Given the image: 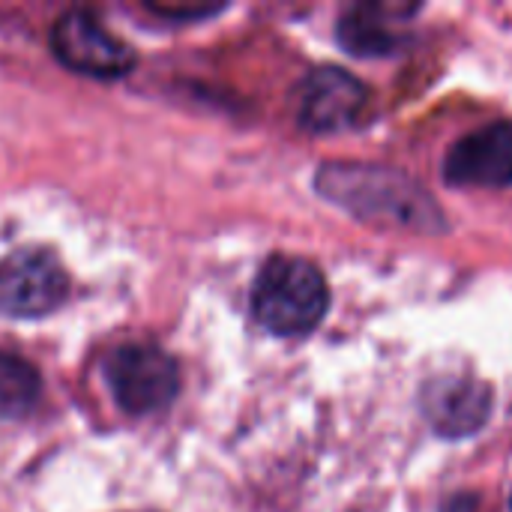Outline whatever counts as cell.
Wrapping results in <instances>:
<instances>
[{
  "mask_svg": "<svg viewBox=\"0 0 512 512\" xmlns=\"http://www.w3.org/2000/svg\"><path fill=\"white\" fill-rule=\"evenodd\" d=\"M108 387L129 414H153L174 402L180 390L177 360L150 342H129L105 363Z\"/></svg>",
  "mask_w": 512,
  "mask_h": 512,
  "instance_id": "cell-2",
  "label": "cell"
},
{
  "mask_svg": "<svg viewBox=\"0 0 512 512\" xmlns=\"http://www.w3.org/2000/svg\"><path fill=\"white\" fill-rule=\"evenodd\" d=\"M444 177L453 186L504 189L512 186V123H489L465 135L444 159Z\"/></svg>",
  "mask_w": 512,
  "mask_h": 512,
  "instance_id": "cell-6",
  "label": "cell"
},
{
  "mask_svg": "<svg viewBox=\"0 0 512 512\" xmlns=\"http://www.w3.org/2000/svg\"><path fill=\"white\" fill-rule=\"evenodd\" d=\"M423 405L432 426L441 435L462 438V435H474L486 423L492 408V393L486 384L471 378H444L429 387Z\"/></svg>",
  "mask_w": 512,
  "mask_h": 512,
  "instance_id": "cell-8",
  "label": "cell"
},
{
  "mask_svg": "<svg viewBox=\"0 0 512 512\" xmlns=\"http://www.w3.org/2000/svg\"><path fill=\"white\" fill-rule=\"evenodd\" d=\"M69 297V276L60 261L39 246L15 249L0 261V312L12 318H42Z\"/></svg>",
  "mask_w": 512,
  "mask_h": 512,
  "instance_id": "cell-3",
  "label": "cell"
},
{
  "mask_svg": "<svg viewBox=\"0 0 512 512\" xmlns=\"http://www.w3.org/2000/svg\"><path fill=\"white\" fill-rule=\"evenodd\" d=\"M384 6H357L342 15L339 21V39L348 51L363 57L390 54L399 45V36L393 33L390 21H384Z\"/></svg>",
  "mask_w": 512,
  "mask_h": 512,
  "instance_id": "cell-10",
  "label": "cell"
},
{
  "mask_svg": "<svg viewBox=\"0 0 512 512\" xmlns=\"http://www.w3.org/2000/svg\"><path fill=\"white\" fill-rule=\"evenodd\" d=\"M324 195L336 198L339 204L363 213V216H372V219H381V204L390 201V207L411 225H420L423 219V189H399V177L393 174H384V171H369V168H336L330 165L327 171H321L318 177Z\"/></svg>",
  "mask_w": 512,
  "mask_h": 512,
  "instance_id": "cell-5",
  "label": "cell"
},
{
  "mask_svg": "<svg viewBox=\"0 0 512 512\" xmlns=\"http://www.w3.org/2000/svg\"><path fill=\"white\" fill-rule=\"evenodd\" d=\"M369 90L345 69H315L300 84V123L312 132H339L366 108Z\"/></svg>",
  "mask_w": 512,
  "mask_h": 512,
  "instance_id": "cell-7",
  "label": "cell"
},
{
  "mask_svg": "<svg viewBox=\"0 0 512 512\" xmlns=\"http://www.w3.org/2000/svg\"><path fill=\"white\" fill-rule=\"evenodd\" d=\"M51 45L63 66L90 78H123L135 66V51L84 9H69L54 21Z\"/></svg>",
  "mask_w": 512,
  "mask_h": 512,
  "instance_id": "cell-4",
  "label": "cell"
},
{
  "mask_svg": "<svg viewBox=\"0 0 512 512\" xmlns=\"http://www.w3.org/2000/svg\"><path fill=\"white\" fill-rule=\"evenodd\" d=\"M330 309V288L321 270L294 255L270 258L252 288V312L273 336H306Z\"/></svg>",
  "mask_w": 512,
  "mask_h": 512,
  "instance_id": "cell-1",
  "label": "cell"
},
{
  "mask_svg": "<svg viewBox=\"0 0 512 512\" xmlns=\"http://www.w3.org/2000/svg\"><path fill=\"white\" fill-rule=\"evenodd\" d=\"M39 396H42L39 369L12 351H0V420H21L36 408Z\"/></svg>",
  "mask_w": 512,
  "mask_h": 512,
  "instance_id": "cell-9",
  "label": "cell"
}]
</instances>
